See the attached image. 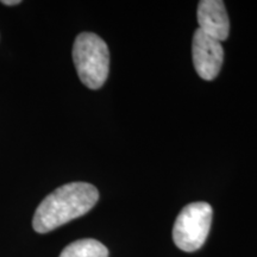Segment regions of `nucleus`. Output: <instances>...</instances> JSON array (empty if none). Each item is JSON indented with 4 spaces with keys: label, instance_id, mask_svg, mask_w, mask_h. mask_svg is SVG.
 Returning <instances> with one entry per match:
<instances>
[{
    "label": "nucleus",
    "instance_id": "nucleus-3",
    "mask_svg": "<svg viewBox=\"0 0 257 257\" xmlns=\"http://www.w3.org/2000/svg\"><path fill=\"white\" fill-rule=\"evenodd\" d=\"M212 207L207 202H192L182 208L173 227V240L186 252L197 251L204 245L212 223Z\"/></svg>",
    "mask_w": 257,
    "mask_h": 257
},
{
    "label": "nucleus",
    "instance_id": "nucleus-5",
    "mask_svg": "<svg viewBox=\"0 0 257 257\" xmlns=\"http://www.w3.org/2000/svg\"><path fill=\"white\" fill-rule=\"evenodd\" d=\"M199 29L214 38L223 42L229 37L230 21L224 2L220 0H202L198 5Z\"/></svg>",
    "mask_w": 257,
    "mask_h": 257
},
{
    "label": "nucleus",
    "instance_id": "nucleus-1",
    "mask_svg": "<svg viewBox=\"0 0 257 257\" xmlns=\"http://www.w3.org/2000/svg\"><path fill=\"white\" fill-rule=\"evenodd\" d=\"M99 200V192L87 182H72L56 188L43 199L35 212L32 226L47 233L91 211Z\"/></svg>",
    "mask_w": 257,
    "mask_h": 257
},
{
    "label": "nucleus",
    "instance_id": "nucleus-7",
    "mask_svg": "<svg viewBox=\"0 0 257 257\" xmlns=\"http://www.w3.org/2000/svg\"><path fill=\"white\" fill-rule=\"evenodd\" d=\"M21 0H14V2H10V0H8V2H6V0H3L2 2V4H4V5H18V4H21Z\"/></svg>",
    "mask_w": 257,
    "mask_h": 257
},
{
    "label": "nucleus",
    "instance_id": "nucleus-2",
    "mask_svg": "<svg viewBox=\"0 0 257 257\" xmlns=\"http://www.w3.org/2000/svg\"><path fill=\"white\" fill-rule=\"evenodd\" d=\"M73 61L86 87L98 89L104 85L110 69V51L101 37L93 32L80 34L74 42Z\"/></svg>",
    "mask_w": 257,
    "mask_h": 257
},
{
    "label": "nucleus",
    "instance_id": "nucleus-4",
    "mask_svg": "<svg viewBox=\"0 0 257 257\" xmlns=\"http://www.w3.org/2000/svg\"><path fill=\"white\" fill-rule=\"evenodd\" d=\"M192 57L198 75L206 81H212L219 74L223 64L224 49L221 42L198 29L193 35Z\"/></svg>",
    "mask_w": 257,
    "mask_h": 257
},
{
    "label": "nucleus",
    "instance_id": "nucleus-6",
    "mask_svg": "<svg viewBox=\"0 0 257 257\" xmlns=\"http://www.w3.org/2000/svg\"><path fill=\"white\" fill-rule=\"evenodd\" d=\"M60 257H108V250L99 240L79 239L67 245Z\"/></svg>",
    "mask_w": 257,
    "mask_h": 257
}]
</instances>
